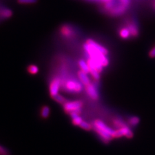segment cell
I'll use <instances>...</instances> for the list:
<instances>
[{
  "label": "cell",
  "mask_w": 155,
  "mask_h": 155,
  "mask_svg": "<svg viewBox=\"0 0 155 155\" xmlns=\"http://www.w3.org/2000/svg\"><path fill=\"white\" fill-rule=\"evenodd\" d=\"M69 115L71 117L72 122L74 125L79 126L80 124L82 122V121H83V119H82V118L78 114L75 113H72Z\"/></svg>",
  "instance_id": "7c38bea8"
},
{
  "label": "cell",
  "mask_w": 155,
  "mask_h": 155,
  "mask_svg": "<svg viewBox=\"0 0 155 155\" xmlns=\"http://www.w3.org/2000/svg\"><path fill=\"white\" fill-rule=\"evenodd\" d=\"M52 99L54 100V101H56L57 103L62 104V105H64L66 102V101H68V100H67V99L65 98V97L60 95V94H58V95L54 96Z\"/></svg>",
  "instance_id": "ffe728a7"
},
{
  "label": "cell",
  "mask_w": 155,
  "mask_h": 155,
  "mask_svg": "<svg viewBox=\"0 0 155 155\" xmlns=\"http://www.w3.org/2000/svg\"><path fill=\"white\" fill-rule=\"evenodd\" d=\"M113 124H114V125L116 127V129L122 127H124V125H127V124H125V123L122 120L119 119V118L114 119V121H113Z\"/></svg>",
  "instance_id": "44dd1931"
},
{
  "label": "cell",
  "mask_w": 155,
  "mask_h": 155,
  "mask_svg": "<svg viewBox=\"0 0 155 155\" xmlns=\"http://www.w3.org/2000/svg\"><path fill=\"white\" fill-rule=\"evenodd\" d=\"M154 8H155V3H154Z\"/></svg>",
  "instance_id": "83f0119b"
},
{
  "label": "cell",
  "mask_w": 155,
  "mask_h": 155,
  "mask_svg": "<svg viewBox=\"0 0 155 155\" xmlns=\"http://www.w3.org/2000/svg\"><path fill=\"white\" fill-rule=\"evenodd\" d=\"M78 65L80 67V69L81 71H84L87 74H89V67L88 64H87V61H85V60L83 59H80L78 61Z\"/></svg>",
  "instance_id": "5bb4252c"
},
{
  "label": "cell",
  "mask_w": 155,
  "mask_h": 155,
  "mask_svg": "<svg viewBox=\"0 0 155 155\" xmlns=\"http://www.w3.org/2000/svg\"><path fill=\"white\" fill-rule=\"evenodd\" d=\"M60 32L62 36L66 38H71L74 36L73 29L68 25H62L60 28Z\"/></svg>",
  "instance_id": "30bf717a"
},
{
  "label": "cell",
  "mask_w": 155,
  "mask_h": 155,
  "mask_svg": "<svg viewBox=\"0 0 155 155\" xmlns=\"http://www.w3.org/2000/svg\"><path fill=\"white\" fill-rule=\"evenodd\" d=\"M119 35L120 38H122V39H124V40H126V39H128L131 36L130 35V32L129 30V28L127 27H124L121 28L119 30Z\"/></svg>",
  "instance_id": "4fadbf2b"
},
{
  "label": "cell",
  "mask_w": 155,
  "mask_h": 155,
  "mask_svg": "<svg viewBox=\"0 0 155 155\" xmlns=\"http://www.w3.org/2000/svg\"><path fill=\"white\" fill-rule=\"evenodd\" d=\"M50 113H51V109L47 105H44L42 107L41 109V113H40L42 118L47 119L48 116H49Z\"/></svg>",
  "instance_id": "2e32d148"
},
{
  "label": "cell",
  "mask_w": 155,
  "mask_h": 155,
  "mask_svg": "<svg viewBox=\"0 0 155 155\" xmlns=\"http://www.w3.org/2000/svg\"><path fill=\"white\" fill-rule=\"evenodd\" d=\"M79 127L85 130H91V129H93V125L85 122V121H84V120L82 121V122L80 124Z\"/></svg>",
  "instance_id": "d6986e66"
},
{
  "label": "cell",
  "mask_w": 155,
  "mask_h": 155,
  "mask_svg": "<svg viewBox=\"0 0 155 155\" xmlns=\"http://www.w3.org/2000/svg\"><path fill=\"white\" fill-rule=\"evenodd\" d=\"M85 87V91L89 97L93 100H97L99 98V93L98 91V87L94 84H89Z\"/></svg>",
  "instance_id": "52a82bcc"
},
{
  "label": "cell",
  "mask_w": 155,
  "mask_h": 155,
  "mask_svg": "<svg viewBox=\"0 0 155 155\" xmlns=\"http://www.w3.org/2000/svg\"><path fill=\"white\" fill-rule=\"evenodd\" d=\"M140 122V119L137 116H130V117H129L127 120L128 125L131 126V127H134V126L138 125Z\"/></svg>",
  "instance_id": "9a60e30c"
},
{
  "label": "cell",
  "mask_w": 155,
  "mask_h": 155,
  "mask_svg": "<svg viewBox=\"0 0 155 155\" xmlns=\"http://www.w3.org/2000/svg\"><path fill=\"white\" fill-rule=\"evenodd\" d=\"M61 85L62 81L59 77H55L51 80L49 84V93L52 98L59 94Z\"/></svg>",
  "instance_id": "5b68a950"
},
{
  "label": "cell",
  "mask_w": 155,
  "mask_h": 155,
  "mask_svg": "<svg viewBox=\"0 0 155 155\" xmlns=\"http://www.w3.org/2000/svg\"><path fill=\"white\" fill-rule=\"evenodd\" d=\"M98 2H100L101 3H103L104 5H105V4H107V3H110L116 2L115 0H98Z\"/></svg>",
  "instance_id": "484cf974"
},
{
  "label": "cell",
  "mask_w": 155,
  "mask_h": 155,
  "mask_svg": "<svg viewBox=\"0 0 155 155\" xmlns=\"http://www.w3.org/2000/svg\"><path fill=\"white\" fill-rule=\"evenodd\" d=\"M83 107V102L81 100L67 101L63 105V109L67 114H70L75 113L78 114L81 113V108Z\"/></svg>",
  "instance_id": "3957f363"
},
{
  "label": "cell",
  "mask_w": 155,
  "mask_h": 155,
  "mask_svg": "<svg viewBox=\"0 0 155 155\" xmlns=\"http://www.w3.org/2000/svg\"><path fill=\"white\" fill-rule=\"evenodd\" d=\"M83 86L84 85L80 81L74 79H69L66 80L63 84V87H64L66 91L71 93H81L83 90Z\"/></svg>",
  "instance_id": "277c9868"
},
{
  "label": "cell",
  "mask_w": 155,
  "mask_h": 155,
  "mask_svg": "<svg viewBox=\"0 0 155 155\" xmlns=\"http://www.w3.org/2000/svg\"><path fill=\"white\" fill-rule=\"evenodd\" d=\"M126 27H127L130 32V35L133 37H137L139 35V29L138 25L134 21V20L128 21L126 23Z\"/></svg>",
  "instance_id": "9c48e42d"
},
{
  "label": "cell",
  "mask_w": 155,
  "mask_h": 155,
  "mask_svg": "<svg viewBox=\"0 0 155 155\" xmlns=\"http://www.w3.org/2000/svg\"><path fill=\"white\" fill-rule=\"evenodd\" d=\"M27 71L29 74L35 75L38 73L39 68L36 65H30L27 67Z\"/></svg>",
  "instance_id": "ac0fdd59"
},
{
  "label": "cell",
  "mask_w": 155,
  "mask_h": 155,
  "mask_svg": "<svg viewBox=\"0 0 155 155\" xmlns=\"http://www.w3.org/2000/svg\"><path fill=\"white\" fill-rule=\"evenodd\" d=\"M37 2V0H18V2L20 4H32Z\"/></svg>",
  "instance_id": "603a6c76"
},
{
  "label": "cell",
  "mask_w": 155,
  "mask_h": 155,
  "mask_svg": "<svg viewBox=\"0 0 155 155\" xmlns=\"http://www.w3.org/2000/svg\"><path fill=\"white\" fill-rule=\"evenodd\" d=\"M133 132L129 128L127 125H124V127L117 129L116 130L114 138H118L122 137H125L127 138H131L133 137Z\"/></svg>",
  "instance_id": "8992f818"
},
{
  "label": "cell",
  "mask_w": 155,
  "mask_h": 155,
  "mask_svg": "<svg viewBox=\"0 0 155 155\" xmlns=\"http://www.w3.org/2000/svg\"><path fill=\"white\" fill-rule=\"evenodd\" d=\"M149 56L151 58H155V46H154V47H153L149 52Z\"/></svg>",
  "instance_id": "cb8c5ba5"
},
{
  "label": "cell",
  "mask_w": 155,
  "mask_h": 155,
  "mask_svg": "<svg viewBox=\"0 0 155 155\" xmlns=\"http://www.w3.org/2000/svg\"><path fill=\"white\" fill-rule=\"evenodd\" d=\"M84 49L88 58L100 63L104 67L109 65V60L107 57L109 52L100 43L91 39H88L84 44Z\"/></svg>",
  "instance_id": "6da1fadb"
},
{
  "label": "cell",
  "mask_w": 155,
  "mask_h": 155,
  "mask_svg": "<svg viewBox=\"0 0 155 155\" xmlns=\"http://www.w3.org/2000/svg\"><path fill=\"white\" fill-rule=\"evenodd\" d=\"M92 1H98V0H92Z\"/></svg>",
  "instance_id": "4316f807"
},
{
  "label": "cell",
  "mask_w": 155,
  "mask_h": 155,
  "mask_svg": "<svg viewBox=\"0 0 155 155\" xmlns=\"http://www.w3.org/2000/svg\"><path fill=\"white\" fill-rule=\"evenodd\" d=\"M127 8H128L127 7L124 5L122 4L121 3L120 5L116 4V5L110 10V11H109V12L110 15L120 16V15H122V14L127 11Z\"/></svg>",
  "instance_id": "ba28073f"
},
{
  "label": "cell",
  "mask_w": 155,
  "mask_h": 155,
  "mask_svg": "<svg viewBox=\"0 0 155 155\" xmlns=\"http://www.w3.org/2000/svg\"><path fill=\"white\" fill-rule=\"evenodd\" d=\"M120 2L121 4H122L127 7H129L130 5V0H120Z\"/></svg>",
  "instance_id": "d4e9b609"
},
{
  "label": "cell",
  "mask_w": 155,
  "mask_h": 155,
  "mask_svg": "<svg viewBox=\"0 0 155 155\" xmlns=\"http://www.w3.org/2000/svg\"><path fill=\"white\" fill-rule=\"evenodd\" d=\"M93 127L95 132L99 135V137L105 143H108L114 138L116 130L109 127L103 121L100 120H94Z\"/></svg>",
  "instance_id": "7a4b0ae2"
},
{
  "label": "cell",
  "mask_w": 155,
  "mask_h": 155,
  "mask_svg": "<svg viewBox=\"0 0 155 155\" xmlns=\"http://www.w3.org/2000/svg\"><path fill=\"white\" fill-rule=\"evenodd\" d=\"M77 75H78V77L79 81L84 86H86L91 83V80L88 76V74L86 73V72L80 70L78 72Z\"/></svg>",
  "instance_id": "8fae6325"
},
{
  "label": "cell",
  "mask_w": 155,
  "mask_h": 155,
  "mask_svg": "<svg viewBox=\"0 0 155 155\" xmlns=\"http://www.w3.org/2000/svg\"><path fill=\"white\" fill-rule=\"evenodd\" d=\"M0 155H11L8 150L0 145Z\"/></svg>",
  "instance_id": "7402d4cb"
},
{
  "label": "cell",
  "mask_w": 155,
  "mask_h": 155,
  "mask_svg": "<svg viewBox=\"0 0 155 155\" xmlns=\"http://www.w3.org/2000/svg\"><path fill=\"white\" fill-rule=\"evenodd\" d=\"M12 15L11 10L8 8H3L0 10V16L3 18H8Z\"/></svg>",
  "instance_id": "e0dca14e"
}]
</instances>
